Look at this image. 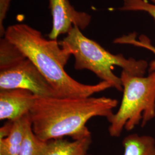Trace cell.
Returning <instances> with one entry per match:
<instances>
[{"mask_svg": "<svg viewBox=\"0 0 155 155\" xmlns=\"http://www.w3.org/2000/svg\"><path fill=\"white\" fill-rule=\"evenodd\" d=\"M117 104V100L105 97H36L29 115L33 132L39 139L48 141L68 136L78 140L91 137L86 127L91 118L107 119Z\"/></svg>", "mask_w": 155, "mask_h": 155, "instance_id": "obj_1", "label": "cell"}, {"mask_svg": "<svg viewBox=\"0 0 155 155\" xmlns=\"http://www.w3.org/2000/svg\"><path fill=\"white\" fill-rule=\"evenodd\" d=\"M4 38L33 63L59 97H89L112 87L105 81L89 85L71 77L64 70L71 54L56 40L45 39L40 32L28 25L19 24L8 27Z\"/></svg>", "mask_w": 155, "mask_h": 155, "instance_id": "obj_2", "label": "cell"}, {"mask_svg": "<svg viewBox=\"0 0 155 155\" xmlns=\"http://www.w3.org/2000/svg\"><path fill=\"white\" fill-rule=\"evenodd\" d=\"M59 43L64 50L74 56L76 70H90L120 91L123 90L122 83L120 77L113 71L114 66L137 76H144L149 66L144 60L127 59L122 54H112L97 42L84 36L80 29L75 25Z\"/></svg>", "mask_w": 155, "mask_h": 155, "instance_id": "obj_3", "label": "cell"}, {"mask_svg": "<svg viewBox=\"0 0 155 155\" xmlns=\"http://www.w3.org/2000/svg\"><path fill=\"white\" fill-rule=\"evenodd\" d=\"M123 97L117 112L107 120L109 133L119 137L124 129L133 130L144 127L155 117V70L148 76H137L122 70L120 76Z\"/></svg>", "mask_w": 155, "mask_h": 155, "instance_id": "obj_4", "label": "cell"}, {"mask_svg": "<svg viewBox=\"0 0 155 155\" xmlns=\"http://www.w3.org/2000/svg\"><path fill=\"white\" fill-rule=\"evenodd\" d=\"M24 89L39 97H59L55 89L25 56L0 67V90Z\"/></svg>", "mask_w": 155, "mask_h": 155, "instance_id": "obj_5", "label": "cell"}, {"mask_svg": "<svg viewBox=\"0 0 155 155\" xmlns=\"http://www.w3.org/2000/svg\"><path fill=\"white\" fill-rule=\"evenodd\" d=\"M50 7L53 19L48 35L51 40H56L60 35L68 33L74 25L84 29L91 21L89 15L77 11L68 0H50Z\"/></svg>", "mask_w": 155, "mask_h": 155, "instance_id": "obj_6", "label": "cell"}, {"mask_svg": "<svg viewBox=\"0 0 155 155\" xmlns=\"http://www.w3.org/2000/svg\"><path fill=\"white\" fill-rule=\"evenodd\" d=\"M37 96L24 89L0 91V120L15 121L29 113Z\"/></svg>", "mask_w": 155, "mask_h": 155, "instance_id": "obj_7", "label": "cell"}, {"mask_svg": "<svg viewBox=\"0 0 155 155\" xmlns=\"http://www.w3.org/2000/svg\"><path fill=\"white\" fill-rule=\"evenodd\" d=\"M29 120L28 113L19 119L12 121L11 129L8 135L3 139H0V155H19Z\"/></svg>", "mask_w": 155, "mask_h": 155, "instance_id": "obj_8", "label": "cell"}, {"mask_svg": "<svg viewBox=\"0 0 155 155\" xmlns=\"http://www.w3.org/2000/svg\"><path fill=\"white\" fill-rule=\"evenodd\" d=\"M91 142V137L73 141L63 138L51 140L45 155H91L88 153Z\"/></svg>", "mask_w": 155, "mask_h": 155, "instance_id": "obj_9", "label": "cell"}, {"mask_svg": "<svg viewBox=\"0 0 155 155\" xmlns=\"http://www.w3.org/2000/svg\"><path fill=\"white\" fill-rule=\"evenodd\" d=\"M122 144L124 155H155V139L150 136L129 134L124 139Z\"/></svg>", "mask_w": 155, "mask_h": 155, "instance_id": "obj_10", "label": "cell"}, {"mask_svg": "<svg viewBox=\"0 0 155 155\" xmlns=\"http://www.w3.org/2000/svg\"><path fill=\"white\" fill-rule=\"evenodd\" d=\"M48 143L49 141H43L36 136L30 120L26 127L18 155H45L48 149Z\"/></svg>", "mask_w": 155, "mask_h": 155, "instance_id": "obj_11", "label": "cell"}, {"mask_svg": "<svg viewBox=\"0 0 155 155\" xmlns=\"http://www.w3.org/2000/svg\"><path fill=\"white\" fill-rule=\"evenodd\" d=\"M117 43L121 44H127L133 45L134 46L141 47L149 50L155 55V47L152 45L150 39L145 35H141L136 39V33H132L127 36H124L118 38L115 41ZM155 70V60L151 61L149 64V72Z\"/></svg>", "mask_w": 155, "mask_h": 155, "instance_id": "obj_12", "label": "cell"}, {"mask_svg": "<svg viewBox=\"0 0 155 155\" xmlns=\"http://www.w3.org/2000/svg\"><path fill=\"white\" fill-rule=\"evenodd\" d=\"M122 11H143L147 12L155 20V4H151L147 0H123Z\"/></svg>", "mask_w": 155, "mask_h": 155, "instance_id": "obj_13", "label": "cell"}, {"mask_svg": "<svg viewBox=\"0 0 155 155\" xmlns=\"http://www.w3.org/2000/svg\"><path fill=\"white\" fill-rule=\"evenodd\" d=\"M11 0H1V12H0V24H1V36H4L5 31L2 27L3 20L5 18L6 12L8 9V6L9 5Z\"/></svg>", "mask_w": 155, "mask_h": 155, "instance_id": "obj_14", "label": "cell"}, {"mask_svg": "<svg viewBox=\"0 0 155 155\" xmlns=\"http://www.w3.org/2000/svg\"><path fill=\"white\" fill-rule=\"evenodd\" d=\"M153 4H155V0H150Z\"/></svg>", "mask_w": 155, "mask_h": 155, "instance_id": "obj_15", "label": "cell"}]
</instances>
